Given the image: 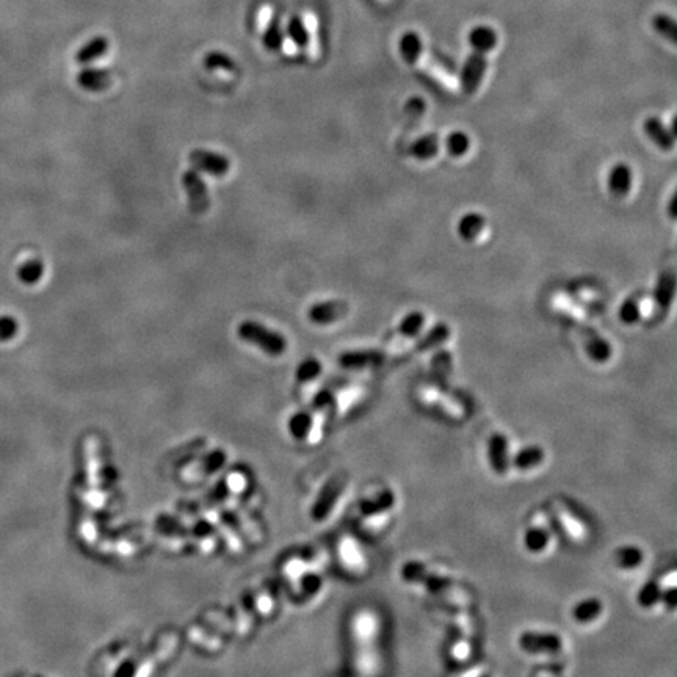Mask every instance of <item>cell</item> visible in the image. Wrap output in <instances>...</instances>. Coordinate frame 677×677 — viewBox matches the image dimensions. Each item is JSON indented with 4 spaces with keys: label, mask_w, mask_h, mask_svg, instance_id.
<instances>
[{
    "label": "cell",
    "mask_w": 677,
    "mask_h": 677,
    "mask_svg": "<svg viewBox=\"0 0 677 677\" xmlns=\"http://www.w3.org/2000/svg\"><path fill=\"white\" fill-rule=\"evenodd\" d=\"M400 579L406 585L419 588L422 591L433 596L440 604L447 605L448 609H469L472 605V599H474L472 593L460 582H456L440 569L433 568V566L419 560L406 562L401 566Z\"/></svg>",
    "instance_id": "obj_1"
},
{
    "label": "cell",
    "mask_w": 677,
    "mask_h": 677,
    "mask_svg": "<svg viewBox=\"0 0 677 677\" xmlns=\"http://www.w3.org/2000/svg\"><path fill=\"white\" fill-rule=\"evenodd\" d=\"M398 507L396 491L389 486H381L370 491L359 503V521L366 532L378 534L391 525Z\"/></svg>",
    "instance_id": "obj_2"
},
{
    "label": "cell",
    "mask_w": 677,
    "mask_h": 677,
    "mask_svg": "<svg viewBox=\"0 0 677 677\" xmlns=\"http://www.w3.org/2000/svg\"><path fill=\"white\" fill-rule=\"evenodd\" d=\"M516 644L525 656L544 660L546 665L562 663L566 649L563 636L549 629H525L517 635Z\"/></svg>",
    "instance_id": "obj_3"
},
{
    "label": "cell",
    "mask_w": 677,
    "mask_h": 677,
    "mask_svg": "<svg viewBox=\"0 0 677 677\" xmlns=\"http://www.w3.org/2000/svg\"><path fill=\"white\" fill-rule=\"evenodd\" d=\"M546 511L555 527L557 534H562L569 544L584 546L591 538V527L586 522V519L566 500H550Z\"/></svg>",
    "instance_id": "obj_4"
},
{
    "label": "cell",
    "mask_w": 677,
    "mask_h": 677,
    "mask_svg": "<svg viewBox=\"0 0 677 677\" xmlns=\"http://www.w3.org/2000/svg\"><path fill=\"white\" fill-rule=\"evenodd\" d=\"M348 631L353 649L381 648L384 619L378 610L372 607H361L351 615Z\"/></svg>",
    "instance_id": "obj_5"
},
{
    "label": "cell",
    "mask_w": 677,
    "mask_h": 677,
    "mask_svg": "<svg viewBox=\"0 0 677 677\" xmlns=\"http://www.w3.org/2000/svg\"><path fill=\"white\" fill-rule=\"evenodd\" d=\"M521 542L525 552L534 557H544L552 552L557 544V532L547 511H537L532 515L522 530Z\"/></svg>",
    "instance_id": "obj_6"
},
{
    "label": "cell",
    "mask_w": 677,
    "mask_h": 677,
    "mask_svg": "<svg viewBox=\"0 0 677 677\" xmlns=\"http://www.w3.org/2000/svg\"><path fill=\"white\" fill-rule=\"evenodd\" d=\"M239 336L242 341L254 343L262 351H265L270 356H279L286 350V338L282 334L272 331L262 324H257L253 320H247L239 326Z\"/></svg>",
    "instance_id": "obj_7"
},
{
    "label": "cell",
    "mask_w": 677,
    "mask_h": 677,
    "mask_svg": "<svg viewBox=\"0 0 677 677\" xmlns=\"http://www.w3.org/2000/svg\"><path fill=\"white\" fill-rule=\"evenodd\" d=\"M336 552L338 563H341L342 568L348 572L350 576H366L370 568L368 557L364 547L361 546V542L356 538L351 537V534H343V537H341L337 541Z\"/></svg>",
    "instance_id": "obj_8"
},
{
    "label": "cell",
    "mask_w": 677,
    "mask_h": 677,
    "mask_svg": "<svg viewBox=\"0 0 677 677\" xmlns=\"http://www.w3.org/2000/svg\"><path fill=\"white\" fill-rule=\"evenodd\" d=\"M513 448L510 439L502 431H495L486 439V460L492 474L497 477H508L511 474V460H513Z\"/></svg>",
    "instance_id": "obj_9"
},
{
    "label": "cell",
    "mask_w": 677,
    "mask_h": 677,
    "mask_svg": "<svg viewBox=\"0 0 677 677\" xmlns=\"http://www.w3.org/2000/svg\"><path fill=\"white\" fill-rule=\"evenodd\" d=\"M605 602L597 596H585L572 604L569 616L574 624L580 627L594 626L605 616Z\"/></svg>",
    "instance_id": "obj_10"
},
{
    "label": "cell",
    "mask_w": 677,
    "mask_h": 677,
    "mask_svg": "<svg viewBox=\"0 0 677 677\" xmlns=\"http://www.w3.org/2000/svg\"><path fill=\"white\" fill-rule=\"evenodd\" d=\"M486 68H487V61H486V55L482 52H472L464 66L461 69V90L462 93L469 94H475L480 88V85L483 82V77L486 74Z\"/></svg>",
    "instance_id": "obj_11"
},
{
    "label": "cell",
    "mask_w": 677,
    "mask_h": 677,
    "mask_svg": "<svg viewBox=\"0 0 677 677\" xmlns=\"http://www.w3.org/2000/svg\"><path fill=\"white\" fill-rule=\"evenodd\" d=\"M546 458L547 455L544 447L538 444L524 445L513 452L511 472H516V474H532V472H537L544 466Z\"/></svg>",
    "instance_id": "obj_12"
},
{
    "label": "cell",
    "mask_w": 677,
    "mask_h": 677,
    "mask_svg": "<svg viewBox=\"0 0 677 677\" xmlns=\"http://www.w3.org/2000/svg\"><path fill=\"white\" fill-rule=\"evenodd\" d=\"M646 563V550L635 542H624L613 550V566L621 572H635Z\"/></svg>",
    "instance_id": "obj_13"
},
{
    "label": "cell",
    "mask_w": 677,
    "mask_h": 677,
    "mask_svg": "<svg viewBox=\"0 0 677 677\" xmlns=\"http://www.w3.org/2000/svg\"><path fill=\"white\" fill-rule=\"evenodd\" d=\"M182 184L188 196V204H190V209L193 214H204L210 206L209 201V195H207V187L204 184V180L198 172L190 170L185 171L182 176Z\"/></svg>",
    "instance_id": "obj_14"
},
{
    "label": "cell",
    "mask_w": 677,
    "mask_h": 677,
    "mask_svg": "<svg viewBox=\"0 0 677 677\" xmlns=\"http://www.w3.org/2000/svg\"><path fill=\"white\" fill-rule=\"evenodd\" d=\"M634 185V171L627 163L619 162L613 165L607 176V190L616 200H623L631 195Z\"/></svg>",
    "instance_id": "obj_15"
},
{
    "label": "cell",
    "mask_w": 677,
    "mask_h": 677,
    "mask_svg": "<svg viewBox=\"0 0 677 677\" xmlns=\"http://www.w3.org/2000/svg\"><path fill=\"white\" fill-rule=\"evenodd\" d=\"M475 654L474 636L456 634L447 643V658L452 665L462 668L470 665Z\"/></svg>",
    "instance_id": "obj_16"
},
{
    "label": "cell",
    "mask_w": 677,
    "mask_h": 677,
    "mask_svg": "<svg viewBox=\"0 0 677 677\" xmlns=\"http://www.w3.org/2000/svg\"><path fill=\"white\" fill-rule=\"evenodd\" d=\"M386 356L380 350H354L345 351L338 356V364L348 370H362L380 367L384 364Z\"/></svg>",
    "instance_id": "obj_17"
},
{
    "label": "cell",
    "mask_w": 677,
    "mask_h": 677,
    "mask_svg": "<svg viewBox=\"0 0 677 677\" xmlns=\"http://www.w3.org/2000/svg\"><path fill=\"white\" fill-rule=\"evenodd\" d=\"M580 337L589 359H593L594 362H607L611 358L613 350L610 342L597 333L596 329L589 326H582Z\"/></svg>",
    "instance_id": "obj_18"
},
{
    "label": "cell",
    "mask_w": 677,
    "mask_h": 677,
    "mask_svg": "<svg viewBox=\"0 0 677 677\" xmlns=\"http://www.w3.org/2000/svg\"><path fill=\"white\" fill-rule=\"evenodd\" d=\"M193 167L209 172L212 176H223L229 171V160L217 153H210L207 149H195L190 154Z\"/></svg>",
    "instance_id": "obj_19"
},
{
    "label": "cell",
    "mask_w": 677,
    "mask_h": 677,
    "mask_svg": "<svg viewBox=\"0 0 677 677\" xmlns=\"http://www.w3.org/2000/svg\"><path fill=\"white\" fill-rule=\"evenodd\" d=\"M676 294V273L674 270L668 269L660 273L657 279V284L654 289V301L658 316H666L668 309L674 300Z\"/></svg>",
    "instance_id": "obj_20"
},
{
    "label": "cell",
    "mask_w": 677,
    "mask_h": 677,
    "mask_svg": "<svg viewBox=\"0 0 677 677\" xmlns=\"http://www.w3.org/2000/svg\"><path fill=\"white\" fill-rule=\"evenodd\" d=\"M663 594H665V588L662 580L658 577L651 579L648 582L636 589L635 593V604L639 605L641 610H656L658 607H662L663 602Z\"/></svg>",
    "instance_id": "obj_21"
},
{
    "label": "cell",
    "mask_w": 677,
    "mask_h": 677,
    "mask_svg": "<svg viewBox=\"0 0 677 677\" xmlns=\"http://www.w3.org/2000/svg\"><path fill=\"white\" fill-rule=\"evenodd\" d=\"M348 312V306H346L343 301H324V303H317L311 306V309L308 312V317L316 325H329L334 324L338 319H342L346 316Z\"/></svg>",
    "instance_id": "obj_22"
},
{
    "label": "cell",
    "mask_w": 677,
    "mask_h": 677,
    "mask_svg": "<svg viewBox=\"0 0 677 677\" xmlns=\"http://www.w3.org/2000/svg\"><path fill=\"white\" fill-rule=\"evenodd\" d=\"M644 133L648 138L656 143L662 151L670 153L674 148V132L666 128V124L657 116H649L643 123Z\"/></svg>",
    "instance_id": "obj_23"
},
{
    "label": "cell",
    "mask_w": 677,
    "mask_h": 677,
    "mask_svg": "<svg viewBox=\"0 0 677 677\" xmlns=\"http://www.w3.org/2000/svg\"><path fill=\"white\" fill-rule=\"evenodd\" d=\"M486 226V218L480 214V212H467L464 214L458 224H456V232L464 242H475L480 234L483 232Z\"/></svg>",
    "instance_id": "obj_24"
},
{
    "label": "cell",
    "mask_w": 677,
    "mask_h": 677,
    "mask_svg": "<svg viewBox=\"0 0 677 677\" xmlns=\"http://www.w3.org/2000/svg\"><path fill=\"white\" fill-rule=\"evenodd\" d=\"M497 33L492 27L487 26H478L470 30L469 33V44L472 47V51L475 52H482V53H490L494 51V47L497 46Z\"/></svg>",
    "instance_id": "obj_25"
},
{
    "label": "cell",
    "mask_w": 677,
    "mask_h": 677,
    "mask_svg": "<svg viewBox=\"0 0 677 677\" xmlns=\"http://www.w3.org/2000/svg\"><path fill=\"white\" fill-rule=\"evenodd\" d=\"M450 333H452L450 326H448L445 321H438V324H435L428 329L427 334H423L419 341H417L415 351L423 353L431 348H436V346L443 345L448 341Z\"/></svg>",
    "instance_id": "obj_26"
},
{
    "label": "cell",
    "mask_w": 677,
    "mask_h": 677,
    "mask_svg": "<svg viewBox=\"0 0 677 677\" xmlns=\"http://www.w3.org/2000/svg\"><path fill=\"white\" fill-rule=\"evenodd\" d=\"M438 153H439V138L438 135H435V133H427V135L415 138L411 143V146H409V154L420 162L431 160L433 157L438 155Z\"/></svg>",
    "instance_id": "obj_27"
},
{
    "label": "cell",
    "mask_w": 677,
    "mask_h": 677,
    "mask_svg": "<svg viewBox=\"0 0 677 677\" xmlns=\"http://www.w3.org/2000/svg\"><path fill=\"white\" fill-rule=\"evenodd\" d=\"M398 52L408 65H415L423 52V44L419 33H415V31H406L398 41Z\"/></svg>",
    "instance_id": "obj_28"
},
{
    "label": "cell",
    "mask_w": 677,
    "mask_h": 677,
    "mask_svg": "<svg viewBox=\"0 0 677 677\" xmlns=\"http://www.w3.org/2000/svg\"><path fill=\"white\" fill-rule=\"evenodd\" d=\"M78 85L85 90L90 91H100L105 90L112 83V76H110L104 69H86L82 71L77 77Z\"/></svg>",
    "instance_id": "obj_29"
},
{
    "label": "cell",
    "mask_w": 677,
    "mask_h": 677,
    "mask_svg": "<svg viewBox=\"0 0 677 677\" xmlns=\"http://www.w3.org/2000/svg\"><path fill=\"white\" fill-rule=\"evenodd\" d=\"M204 63H206V66L210 71H215V73L222 74L223 77H232L235 73H237V66H235V63L222 52L207 53L206 58H204Z\"/></svg>",
    "instance_id": "obj_30"
},
{
    "label": "cell",
    "mask_w": 677,
    "mask_h": 677,
    "mask_svg": "<svg viewBox=\"0 0 677 677\" xmlns=\"http://www.w3.org/2000/svg\"><path fill=\"white\" fill-rule=\"evenodd\" d=\"M445 149L447 154L458 159V157L466 155L470 149V138L466 132L453 130L445 138Z\"/></svg>",
    "instance_id": "obj_31"
},
{
    "label": "cell",
    "mask_w": 677,
    "mask_h": 677,
    "mask_svg": "<svg viewBox=\"0 0 677 677\" xmlns=\"http://www.w3.org/2000/svg\"><path fill=\"white\" fill-rule=\"evenodd\" d=\"M425 314L422 311H411L400 320L398 333L403 337H417L423 329Z\"/></svg>",
    "instance_id": "obj_32"
},
{
    "label": "cell",
    "mask_w": 677,
    "mask_h": 677,
    "mask_svg": "<svg viewBox=\"0 0 677 677\" xmlns=\"http://www.w3.org/2000/svg\"><path fill=\"white\" fill-rule=\"evenodd\" d=\"M44 274V265L39 259H29V261L22 262L18 269V278L21 282L27 286H33L36 282L41 281Z\"/></svg>",
    "instance_id": "obj_33"
},
{
    "label": "cell",
    "mask_w": 677,
    "mask_h": 677,
    "mask_svg": "<svg viewBox=\"0 0 677 677\" xmlns=\"http://www.w3.org/2000/svg\"><path fill=\"white\" fill-rule=\"evenodd\" d=\"M108 51V41L104 36H96L88 44H85L78 53L76 55V60L78 63H90L102 57Z\"/></svg>",
    "instance_id": "obj_34"
},
{
    "label": "cell",
    "mask_w": 677,
    "mask_h": 677,
    "mask_svg": "<svg viewBox=\"0 0 677 677\" xmlns=\"http://www.w3.org/2000/svg\"><path fill=\"white\" fill-rule=\"evenodd\" d=\"M301 22L306 30V36H308V51L312 58H317L320 53V43H319V24L316 16L311 13H304Z\"/></svg>",
    "instance_id": "obj_35"
},
{
    "label": "cell",
    "mask_w": 677,
    "mask_h": 677,
    "mask_svg": "<svg viewBox=\"0 0 677 677\" xmlns=\"http://www.w3.org/2000/svg\"><path fill=\"white\" fill-rule=\"evenodd\" d=\"M618 317H619L621 321H623L624 325H635V324H639L640 319H641L640 301L636 300L635 296L627 298V300H624L623 304L619 306Z\"/></svg>",
    "instance_id": "obj_36"
},
{
    "label": "cell",
    "mask_w": 677,
    "mask_h": 677,
    "mask_svg": "<svg viewBox=\"0 0 677 677\" xmlns=\"http://www.w3.org/2000/svg\"><path fill=\"white\" fill-rule=\"evenodd\" d=\"M321 372V364L320 361L316 358H308L304 359L300 366L296 368V380L300 383H308L314 381Z\"/></svg>",
    "instance_id": "obj_37"
},
{
    "label": "cell",
    "mask_w": 677,
    "mask_h": 677,
    "mask_svg": "<svg viewBox=\"0 0 677 677\" xmlns=\"http://www.w3.org/2000/svg\"><path fill=\"white\" fill-rule=\"evenodd\" d=\"M652 24H654V29L660 35L665 36L666 39H670V41L674 44L677 43V26L673 18H670V16H666V14H657L654 21H652Z\"/></svg>",
    "instance_id": "obj_38"
},
{
    "label": "cell",
    "mask_w": 677,
    "mask_h": 677,
    "mask_svg": "<svg viewBox=\"0 0 677 677\" xmlns=\"http://www.w3.org/2000/svg\"><path fill=\"white\" fill-rule=\"evenodd\" d=\"M312 427H314L312 417L308 413H298L296 415L292 417V420H290V430H292L294 435L298 438H303L308 435V433L312 430Z\"/></svg>",
    "instance_id": "obj_39"
},
{
    "label": "cell",
    "mask_w": 677,
    "mask_h": 677,
    "mask_svg": "<svg viewBox=\"0 0 677 677\" xmlns=\"http://www.w3.org/2000/svg\"><path fill=\"white\" fill-rule=\"evenodd\" d=\"M19 324L11 316H0V342H8L18 334Z\"/></svg>",
    "instance_id": "obj_40"
},
{
    "label": "cell",
    "mask_w": 677,
    "mask_h": 677,
    "mask_svg": "<svg viewBox=\"0 0 677 677\" xmlns=\"http://www.w3.org/2000/svg\"><path fill=\"white\" fill-rule=\"evenodd\" d=\"M287 36L292 39L298 47L308 44V36H306V30H304L301 19H292L289 22Z\"/></svg>",
    "instance_id": "obj_41"
},
{
    "label": "cell",
    "mask_w": 677,
    "mask_h": 677,
    "mask_svg": "<svg viewBox=\"0 0 677 677\" xmlns=\"http://www.w3.org/2000/svg\"><path fill=\"white\" fill-rule=\"evenodd\" d=\"M273 21V6L272 5H262L259 8L257 13V29L261 33H265L267 29L272 26Z\"/></svg>",
    "instance_id": "obj_42"
},
{
    "label": "cell",
    "mask_w": 677,
    "mask_h": 677,
    "mask_svg": "<svg viewBox=\"0 0 677 677\" xmlns=\"http://www.w3.org/2000/svg\"><path fill=\"white\" fill-rule=\"evenodd\" d=\"M265 38H264V41H265V46L269 47V49H277V47L281 46V41H282V31L279 27H273L270 26L269 29H267L265 31Z\"/></svg>",
    "instance_id": "obj_43"
},
{
    "label": "cell",
    "mask_w": 677,
    "mask_h": 677,
    "mask_svg": "<svg viewBox=\"0 0 677 677\" xmlns=\"http://www.w3.org/2000/svg\"><path fill=\"white\" fill-rule=\"evenodd\" d=\"M405 110H406L408 115L420 116L425 112V102L420 98H411L408 100Z\"/></svg>",
    "instance_id": "obj_44"
},
{
    "label": "cell",
    "mask_w": 677,
    "mask_h": 677,
    "mask_svg": "<svg viewBox=\"0 0 677 677\" xmlns=\"http://www.w3.org/2000/svg\"><path fill=\"white\" fill-rule=\"evenodd\" d=\"M533 677H558V674H557V670H554V668L542 666V668H539L537 673L533 674Z\"/></svg>",
    "instance_id": "obj_45"
},
{
    "label": "cell",
    "mask_w": 677,
    "mask_h": 677,
    "mask_svg": "<svg viewBox=\"0 0 677 677\" xmlns=\"http://www.w3.org/2000/svg\"><path fill=\"white\" fill-rule=\"evenodd\" d=\"M674 206H676V195L671 196V201H670V217L671 218H676V210H674Z\"/></svg>",
    "instance_id": "obj_46"
}]
</instances>
